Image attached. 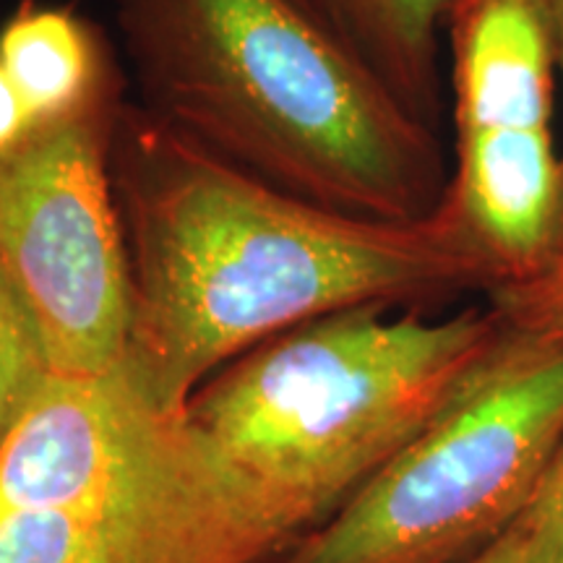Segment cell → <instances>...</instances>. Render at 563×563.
I'll use <instances>...</instances> for the list:
<instances>
[{
  "label": "cell",
  "mask_w": 563,
  "mask_h": 563,
  "mask_svg": "<svg viewBox=\"0 0 563 563\" xmlns=\"http://www.w3.org/2000/svg\"><path fill=\"white\" fill-rule=\"evenodd\" d=\"M110 167L133 279L125 363L165 412L298 323L498 287L446 199L415 222L321 207L214 159L131 97Z\"/></svg>",
  "instance_id": "6da1fadb"
},
{
  "label": "cell",
  "mask_w": 563,
  "mask_h": 563,
  "mask_svg": "<svg viewBox=\"0 0 563 563\" xmlns=\"http://www.w3.org/2000/svg\"><path fill=\"white\" fill-rule=\"evenodd\" d=\"M131 102L224 165L384 222L439 209L441 131L300 0H108Z\"/></svg>",
  "instance_id": "7a4b0ae2"
},
{
  "label": "cell",
  "mask_w": 563,
  "mask_h": 563,
  "mask_svg": "<svg viewBox=\"0 0 563 563\" xmlns=\"http://www.w3.org/2000/svg\"><path fill=\"white\" fill-rule=\"evenodd\" d=\"M355 306L274 334L194 394L188 420L295 534L329 519L460 394L501 336L490 308Z\"/></svg>",
  "instance_id": "3957f363"
},
{
  "label": "cell",
  "mask_w": 563,
  "mask_h": 563,
  "mask_svg": "<svg viewBox=\"0 0 563 563\" xmlns=\"http://www.w3.org/2000/svg\"><path fill=\"white\" fill-rule=\"evenodd\" d=\"M563 441V342L501 327L470 382L279 563H446L517 522Z\"/></svg>",
  "instance_id": "277c9868"
},
{
  "label": "cell",
  "mask_w": 563,
  "mask_h": 563,
  "mask_svg": "<svg viewBox=\"0 0 563 563\" xmlns=\"http://www.w3.org/2000/svg\"><path fill=\"white\" fill-rule=\"evenodd\" d=\"M125 102L129 84L0 152V266L66 376L129 355L133 279L110 167Z\"/></svg>",
  "instance_id": "5b68a950"
},
{
  "label": "cell",
  "mask_w": 563,
  "mask_h": 563,
  "mask_svg": "<svg viewBox=\"0 0 563 563\" xmlns=\"http://www.w3.org/2000/svg\"><path fill=\"white\" fill-rule=\"evenodd\" d=\"M292 534L183 412L87 501L0 519V563H258Z\"/></svg>",
  "instance_id": "8992f818"
},
{
  "label": "cell",
  "mask_w": 563,
  "mask_h": 563,
  "mask_svg": "<svg viewBox=\"0 0 563 563\" xmlns=\"http://www.w3.org/2000/svg\"><path fill=\"white\" fill-rule=\"evenodd\" d=\"M183 412H165L129 363L51 373L0 449V519L81 504L129 470Z\"/></svg>",
  "instance_id": "52a82bcc"
},
{
  "label": "cell",
  "mask_w": 563,
  "mask_h": 563,
  "mask_svg": "<svg viewBox=\"0 0 563 563\" xmlns=\"http://www.w3.org/2000/svg\"><path fill=\"white\" fill-rule=\"evenodd\" d=\"M449 207L498 287L545 272L563 251V162L551 129L456 133Z\"/></svg>",
  "instance_id": "ba28073f"
},
{
  "label": "cell",
  "mask_w": 563,
  "mask_h": 563,
  "mask_svg": "<svg viewBox=\"0 0 563 563\" xmlns=\"http://www.w3.org/2000/svg\"><path fill=\"white\" fill-rule=\"evenodd\" d=\"M446 30L456 133L551 129L555 55L540 0H456Z\"/></svg>",
  "instance_id": "9c48e42d"
},
{
  "label": "cell",
  "mask_w": 563,
  "mask_h": 563,
  "mask_svg": "<svg viewBox=\"0 0 563 563\" xmlns=\"http://www.w3.org/2000/svg\"><path fill=\"white\" fill-rule=\"evenodd\" d=\"M0 66L32 125L58 121L125 87L121 55L108 34L70 5L21 0L0 30Z\"/></svg>",
  "instance_id": "30bf717a"
},
{
  "label": "cell",
  "mask_w": 563,
  "mask_h": 563,
  "mask_svg": "<svg viewBox=\"0 0 563 563\" xmlns=\"http://www.w3.org/2000/svg\"><path fill=\"white\" fill-rule=\"evenodd\" d=\"M422 123L441 131V37L456 0H300Z\"/></svg>",
  "instance_id": "8fae6325"
},
{
  "label": "cell",
  "mask_w": 563,
  "mask_h": 563,
  "mask_svg": "<svg viewBox=\"0 0 563 563\" xmlns=\"http://www.w3.org/2000/svg\"><path fill=\"white\" fill-rule=\"evenodd\" d=\"M51 373L37 327L0 266V449Z\"/></svg>",
  "instance_id": "7c38bea8"
},
{
  "label": "cell",
  "mask_w": 563,
  "mask_h": 563,
  "mask_svg": "<svg viewBox=\"0 0 563 563\" xmlns=\"http://www.w3.org/2000/svg\"><path fill=\"white\" fill-rule=\"evenodd\" d=\"M488 308L514 334L563 342V256L530 279L493 287Z\"/></svg>",
  "instance_id": "4fadbf2b"
},
{
  "label": "cell",
  "mask_w": 563,
  "mask_h": 563,
  "mask_svg": "<svg viewBox=\"0 0 563 563\" xmlns=\"http://www.w3.org/2000/svg\"><path fill=\"white\" fill-rule=\"evenodd\" d=\"M517 522L525 540L522 563H563V441Z\"/></svg>",
  "instance_id": "5bb4252c"
},
{
  "label": "cell",
  "mask_w": 563,
  "mask_h": 563,
  "mask_svg": "<svg viewBox=\"0 0 563 563\" xmlns=\"http://www.w3.org/2000/svg\"><path fill=\"white\" fill-rule=\"evenodd\" d=\"M30 129V112H26L24 102H21L19 91L9 79V74H5V68L0 66V152L16 144Z\"/></svg>",
  "instance_id": "9a60e30c"
},
{
  "label": "cell",
  "mask_w": 563,
  "mask_h": 563,
  "mask_svg": "<svg viewBox=\"0 0 563 563\" xmlns=\"http://www.w3.org/2000/svg\"><path fill=\"white\" fill-rule=\"evenodd\" d=\"M525 559V540L519 522H514L509 530H504L496 540L475 551L470 563H522Z\"/></svg>",
  "instance_id": "2e32d148"
},
{
  "label": "cell",
  "mask_w": 563,
  "mask_h": 563,
  "mask_svg": "<svg viewBox=\"0 0 563 563\" xmlns=\"http://www.w3.org/2000/svg\"><path fill=\"white\" fill-rule=\"evenodd\" d=\"M540 5H543L548 30H551L555 70H559L561 81H563V0H540ZM561 162H563V154H561ZM561 256H563V251H561Z\"/></svg>",
  "instance_id": "e0dca14e"
}]
</instances>
